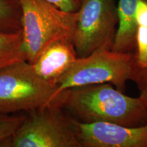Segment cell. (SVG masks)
Masks as SVG:
<instances>
[{"label": "cell", "instance_id": "obj_8", "mask_svg": "<svg viewBox=\"0 0 147 147\" xmlns=\"http://www.w3.org/2000/svg\"><path fill=\"white\" fill-rule=\"evenodd\" d=\"M77 58L73 40L61 39L46 48L32 65L40 77L57 84L59 79L68 71Z\"/></svg>", "mask_w": 147, "mask_h": 147}, {"label": "cell", "instance_id": "obj_9", "mask_svg": "<svg viewBox=\"0 0 147 147\" xmlns=\"http://www.w3.org/2000/svg\"><path fill=\"white\" fill-rule=\"evenodd\" d=\"M138 0H119L118 27L112 51L133 53L136 49L138 25L136 11Z\"/></svg>", "mask_w": 147, "mask_h": 147}, {"label": "cell", "instance_id": "obj_15", "mask_svg": "<svg viewBox=\"0 0 147 147\" xmlns=\"http://www.w3.org/2000/svg\"><path fill=\"white\" fill-rule=\"evenodd\" d=\"M61 10L68 12H78L82 0H46Z\"/></svg>", "mask_w": 147, "mask_h": 147}, {"label": "cell", "instance_id": "obj_14", "mask_svg": "<svg viewBox=\"0 0 147 147\" xmlns=\"http://www.w3.org/2000/svg\"><path fill=\"white\" fill-rule=\"evenodd\" d=\"M133 81L136 84L140 92V97L144 103L147 110V67H138Z\"/></svg>", "mask_w": 147, "mask_h": 147}, {"label": "cell", "instance_id": "obj_12", "mask_svg": "<svg viewBox=\"0 0 147 147\" xmlns=\"http://www.w3.org/2000/svg\"><path fill=\"white\" fill-rule=\"evenodd\" d=\"M26 115H10L0 113V146L12 137L20 127Z\"/></svg>", "mask_w": 147, "mask_h": 147}, {"label": "cell", "instance_id": "obj_5", "mask_svg": "<svg viewBox=\"0 0 147 147\" xmlns=\"http://www.w3.org/2000/svg\"><path fill=\"white\" fill-rule=\"evenodd\" d=\"M16 133L3 147H80L71 117L54 102L27 113Z\"/></svg>", "mask_w": 147, "mask_h": 147}, {"label": "cell", "instance_id": "obj_16", "mask_svg": "<svg viewBox=\"0 0 147 147\" xmlns=\"http://www.w3.org/2000/svg\"><path fill=\"white\" fill-rule=\"evenodd\" d=\"M136 18L138 26H147V0H138Z\"/></svg>", "mask_w": 147, "mask_h": 147}, {"label": "cell", "instance_id": "obj_4", "mask_svg": "<svg viewBox=\"0 0 147 147\" xmlns=\"http://www.w3.org/2000/svg\"><path fill=\"white\" fill-rule=\"evenodd\" d=\"M58 85L44 80L27 61L18 62L0 72V113L29 112L57 99Z\"/></svg>", "mask_w": 147, "mask_h": 147}, {"label": "cell", "instance_id": "obj_10", "mask_svg": "<svg viewBox=\"0 0 147 147\" xmlns=\"http://www.w3.org/2000/svg\"><path fill=\"white\" fill-rule=\"evenodd\" d=\"M26 60L23 32H0V72L7 67Z\"/></svg>", "mask_w": 147, "mask_h": 147}, {"label": "cell", "instance_id": "obj_6", "mask_svg": "<svg viewBox=\"0 0 147 147\" xmlns=\"http://www.w3.org/2000/svg\"><path fill=\"white\" fill-rule=\"evenodd\" d=\"M118 27L116 0H82L73 42L77 57L99 49L112 50Z\"/></svg>", "mask_w": 147, "mask_h": 147}, {"label": "cell", "instance_id": "obj_1", "mask_svg": "<svg viewBox=\"0 0 147 147\" xmlns=\"http://www.w3.org/2000/svg\"><path fill=\"white\" fill-rule=\"evenodd\" d=\"M57 103L82 123L110 122L128 127L147 124V110L140 97H131L110 83L63 90Z\"/></svg>", "mask_w": 147, "mask_h": 147}, {"label": "cell", "instance_id": "obj_3", "mask_svg": "<svg viewBox=\"0 0 147 147\" xmlns=\"http://www.w3.org/2000/svg\"><path fill=\"white\" fill-rule=\"evenodd\" d=\"M136 54L99 49L85 57H78L57 81L56 97L63 90L89 84L110 83L123 93L133 81L138 69Z\"/></svg>", "mask_w": 147, "mask_h": 147}, {"label": "cell", "instance_id": "obj_11", "mask_svg": "<svg viewBox=\"0 0 147 147\" xmlns=\"http://www.w3.org/2000/svg\"><path fill=\"white\" fill-rule=\"evenodd\" d=\"M22 30L20 0H0V32L16 33Z\"/></svg>", "mask_w": 147, "mask_h": 147}, {"label": "cell", "instance_id": "obj_13", "mask_svg": "<svg viewBox=\"0 0 147 147\" xmlns=\"http://www.w3.org/2000/svg\"><path fill=\"white\" fill-rule=\"evenodd\" d=\"M136 49L135 53L138 65L147 67V26H138L136 36Z\"/></svg>", "mask_w": 147, "mask_h": 147}, {"label": "cell", "instance_id": "obj_7", "mask_svg": "<svg viewBox=\"0 0 147 147\" xmlns=\"http://www.w3.org/2000/svg\"><path fill=\"white\" fill-rule=\"evenodd\" d=\"M80 147H147V124L128 127L110 122L82 123L71 117Z\"/></svg>", "mask_w": 147, "mask_h": 147}, {"label": "cell", "instance_id": "obj_2", "mask_svg": "<svg viewBox=\"0 0 147 147\" xmlns=\"http://www.w3.org/2000/svg\"><path fill=\"white\" fill-rule=\"evenodd\" d=\"M20 1L27 62L34 63L46 48L57 40H73L78 12H65L46 0Z\"/></svg>", "mask_w": 147, "mask_h": 147}]
</instances>
